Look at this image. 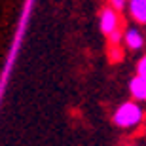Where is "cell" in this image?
<instances>
[{"mask_svg": "<svg viewBox=\"0 0 146 146\" xmlns=\"http://www.w3.org/2000/svg\"><path fill=\"white\" fill-rule=\"evenodd\" d=\"M144 119V108L139 101H125L118 104V108L112 114V121L119 129H137Z\"/></svg>", "mask_w": 146, "mask_h": 146, "instance_id": "6da1fadb", "label": "cell"}, {"mask_svg": "<svg viewBox=\"0 0 146 146\" xmlns=\"http://www.w3.org/2000/svg\"><path fill=\"white\" fill-rule=\"evenodd\" d=\"M121 27V21H119V11L114 10L112 6H106L101 10L99 13V29H101V33L106 34L108 36L110 33H114L116 29Z\"/></svg>", "mask_w": 146, "mask_h": 146, "instance_id": "7a4b0ae2", "label": "cell"}, {"mask_svg": "<svg viewBox=\"0 0 146 146\" xmlns=\"http://www.w3.org/2000/svg\"><path fill=\"white\" fill-rule=\"evenodd\" d=\"M146 44V36L142 33V29L139 25H129V27L123 31V46L129 51H141Z\"/></svg>", "mask_w": 146, "mask_h": 146, "instance_id": "3957f363", "label": "cell"}, {"mask_svg": "<svg viewBox=\"0 0 146 146\" xmlns=\"http://www.w3.org/2000/svg\"><path fill=\"white\" fill-rule=\"evenodd\" d=\"M129 95L139 103H146V76L135 74L129 80Z\"/></svg>", "mask_w": 146, "mask_h": 146, "instance_id": "277c9868", "label": "cell"}, {"mask_svg": "<svg viewBox=\"0 0 146 146\" xmlns=\"http://www.w3.org/2000/svg\"><path fill=\"white\" fill-rule=\"evenodd\" d=\"M127 13H129L133 23L146 25V0H129Z\"/></svg>", "mask_w": 146, "mask_h": 146, "instance_id": "5b68a950", "label": "cell"}, {"mask_svg": "<svg viewBox=\"0 0 146 146\" xmlns=\"http://www.w3.org/2000/svg\"><path fill=\"white\" fill-rule=\"evenodd\" d=\"M121 44H123V31L119 27L108 34V46H121Z\"/></svg>", "mask_w": 146, "mask_h": 146, "instance_id": "8992f818", "label": "cell"}, {"mask_svg": "<svg viewBox=\"0 0 146 146\" xmlns=\"http://www.w3.org/2000/svg\"><path fill=\"white\" fill-rule=\"evenodd\" d=\"M108 2V6H112L114 10H118L119 13L123 10H127V6H129V0H106Z\"/></svg>", "mask_w": 146, "mask_h": 146, "instance_id": "52a82bcc", "label": "cell"}, {"mask_svg": "<svg viewBox=\"0 0 146 146\" xmlns=\"http://www.w3.org/2000/svg\"><path fill=\"white\" fill-rule=\"evenodd\" d=\"M123 59V51L119 46H110V61L116 63V61H121Z\"/></svg>", "mask_w": 146, "mask_h": 146, "instance_id": "ba28073f", "label": "cell"}, {"mask_svg": "<svg viewBox=\"0 0 146 146\" xmlns=\"http://www.w3.org/2000/svg\"><path fill=\"white\" fill-rule=\"evenodd\" d=\"M135 70H137V74H144L146 76V53L137 61V68H135Z\"/></svg>", "mask_w": 146, "mask_h": 146, "instance_id": "9c48e42d", "label": "cell"}, {"mask_svg": "<svg viewBox=\"0 0 146 146\" xmlns=\"http://www.w3.org/2000/svg\"><path fill=\"white\" fill-rule=\"evenodd\" d=\"M131 146H139V144H131Z\"/></svg>", "mask_w": 146, "mask_h": 146, "instance_id": "30bf717a", "label": "cell"}]
</instances>
